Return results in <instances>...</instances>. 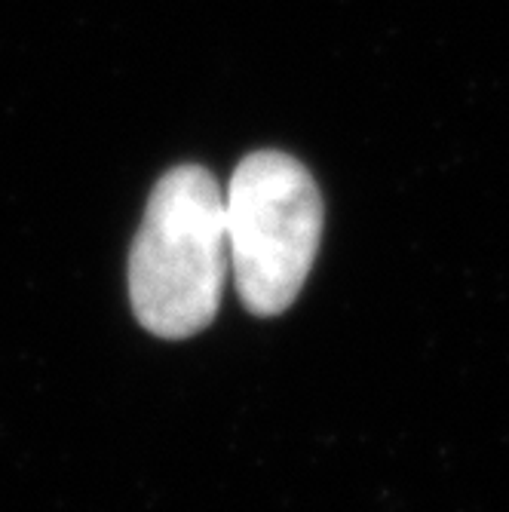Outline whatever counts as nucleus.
Instances as JSON below:
<instances>
[{
    "label": "nucleus",
    "instance_id": "f257e3e1",
    "mask_svg": "<svg viewBox=\"0 0 509 512\" xmlns=\"http://www.w3.org/2000/svg\"><path fill=\"white\" fill-rule=\"evenodd\" d=\"M224 194L203 166H175L151 191L129 252V301L157 338L181 341L215 319L227 276Z\"/></svg>",
    "mask_w": 509,
    "mask_h": 512
},
{
    "label": "nucleus",
    "instance_id": "f03ea898",
    "mask_svg": "<svg viewBox=\"0 0 509 512\" xmlns=\"http://www.w3.org/2000/svg\"><path fill=\"white\" fill-rule=\"evenodd\" d=\"M322 194L301 160L249 154L224 197L227 252L249 313L280 316L301 295L322 240Z\"/></svg>",
    "mask_w": 509,
    "mask_h": 512
}]
</instances>
